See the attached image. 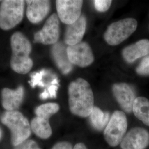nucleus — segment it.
<instances>
[{
	"label": "nucleus",
	"instance_id": "nucleus-15",
	"mask_svg": "<svg viewBox=\"0 0 149 149\" xmlns=\"http://www.w3.org/2000/svg\"><path fill=\"white\" fill-rule=\"evenodd\" d=\"M149 54V40L142 39L124 48L123 58L128 63H133L137 59Z\"/></svg>",
	"mask_w": 149,
	"mask_h": 149
},
{
	"label": "nucleus",
	"instance_id": "nucleus-21",
	"mask_svg": "<svg viewBox=\"0 0 149 149\" xmlns=\"http://www.w3.org/2000/svg\"><path fill=\"white\" fill-rule=\"evenodd\" d=\"M58 88L57 85L52 84L51 82V85L40 95V98L42 100H46L49 98H56Z\"/></svg>",
	"mask_w": 149,
	"mask_h": 149
},
{
	"label": "nucleus",
	"instance_id": "nucleus-20",
	"mask_svg": "<svg viewBox=\"0 0 149 149\" xmlns=\"http://www.w3.org/2000/svg\"><path fill=\"white\" fill-rule=\"evenodd\" d=\"M59 109L60 107L58 104L47 103L37 107L35 109V114L36 117L49 120L50 118L58 112Z\"/></svg>",
	"mask_w": 149,
	"mask_h": 149
},
{
	"label": "nucleus",
	"instance_id": "nucleus-1",
	"mask_svg": "<svg viewBox=\"0 0 149 149\" xmlns=\"http://www.w3.org/2000/svg\"><path fill=\"white\" fill-rule=\"evenodd\" d=\"M70 111L81 117H89L94 107V96L90 85L82 78L71 82L68 88Z\"/></svg>",
	"mask_w": 149,
	"mask_h": 149
},
{
	"label": "nucleus",
	"instance_id": "nucleus-23",
	"mask_svg": "<svg viewBox=\"0 0 149 149\" xmlns=\"http://www.w3.org/2000/svg\"><path fill=\"white\" fill-rule=\"evenodd\" d=\"M46 74V71L42 70L39 72H36L32 75V80L31 84L32 87H34L38 85L41 87H44V84L42 82L43 76Z\"/></svg>",
	"mask_w": 149,
	"mask_h": 149
},
{
	"label": "nucleus",
	"instance_id": "nucleus-16",
	"mask_svg": "<svg viewBox=\"0 0 149 149\" xmlns=\"http://www.w3.org/2000/svg\"><path fill=\"white\" fill-rule=\"evenodd\" d=\"M66 49L67 48L63 43H56L54 44L52 50L54 61L64 74L69 73L72 68V64L68 58Z\"/></svg>",
	"mask_w": 149,
	"mask_h": 149
},
{
	"label": "nucleus",
	"instance_id": "nucleus-10",
	"mask_svg": "<svg viewBox=\"0 0 149 149\" xmlns=\"http://www.w3.org/2000/svg\"><path fill=\"white\" fill-rule=\"evenodd\" d=\"M120 145L122 149H145L149 145V133L144 128H132L126 133Z\"/></svg>",
	"mask_w": 149,
	"mask_h": 149
},
{
	"label": "nucleus",
	"instance_id": "nucleus-14",
	"mask_svg": "<svg viewBox=\"0 0 149 149\" xmlns=\"http://www.w3.org/2000/svg\"><path fill=\"white\" fill-rule=\"evenodd\" d=\"M86 19L84 16L80 18L74 23L67 25L64 36L65 43L69 45H74L80 43L85 34Z\"/></svg>",
	"mask_w": 149,
	"mask_h": 149
},
{
	"label": "nucleus",
	"instance_id": "nucleus-5",
	"mask_svg": "<svg viewBox=\"0 0 149 149\" xmlns=\"http://www.w3.org/2000/svg\"><path fill=\"white\" fill-rule=\"evenodd\" d=\"M128 121L124 112L116 111L112 114L106 127L104 129V137L108 144L117 146L127 133Z\"/></svg>",
	"mask_w": 149,
	"mask_h": 149
},
{
	"label": "nucleus",
	"instance_id": "nucleus-11",
	"mask_svg": "<svg viewBox=\"0 0 149 149\" xmlns=\"http://www.w3.org/2000/svg\"><path fill=\"white\" fill-rule=\"evenodd\" d=\"M113 95L124 112L130 113L133 111L136 96L133 88L126 83H117L113 86Z\"/></svg>",
	"mask_w": 149,
	"mask_h": 149
},
{
	"label": "nucleus",
	"instance_id": "nucleus-2",
	"mask_svg": "<svg viewBox=\"0 0 149 149\" xmlns=\"http://www.w3.org/2000/svg\"><path fill=\"white\" fill-rule=\"evenodd\" d=\"M11 46L12 69L20 74L28 73L33 65L29 56L32 51L31 42L21 32H15L11 37Z\"/></svg>",
	"mask_w": 149,
	"mask_h": 149
},
{
	"label": "nucleus",
	"instance_id": "nucleus-4",
	"mask_svg": "<svg viewBox=\"0 0 149 149\" xmlns=\"http://www.w3.org/2000/svg\"><path fill=\"white\" fill-rule=\"evenodd\" d=\"M24 7V1H2L0 4V28L8 31L20 23L23 18Z\"/></svg>",
	"mask_w": 149,
	"mask_h": 149
},
{
	"label": "nucleus",
	"instance_id": "nucleus-12",
	"mask_svg": "<svg viewBox=\"0 0 149 149\" xmlns=\"http://www.w3.org/2000/svg\"><path fill=\"white\" fill-rule=\"evenodd\" d=\"M27 17L33 24L42 21L50 9V2L47 0H27Z\"/></svg>",
	"mask_w": 149,
	"mask_h": 149
},
{
	"label": "nucleus",
	"instance_id": "nucleus-25",
	"mask_svg": "<svg viewBox=\"0 0 149 149\" xmlns=\"http://www.w3.org/2000/svg\"><path fill=\"white\" fill-rule=\"evenodd\" d=\"M14 149H41L37 143L33 140H27L17 146Z\"/></svg>",
	"mask_w": 149,
	"mask_h": 149
},
{
	"label": "nucleus",
	"instance_id": "nucleus-8",
	"mask_svg": "<svg viewBox=\"0 0 149 149\" xmlns=\"http://www.w3.org/2000/svg\"><path fill=\"white\" fill-rule=\"evenodd\" d=\"M83 1L58 0L56 7L59 19L67 25L76 21L81 16Z\"/></svg>",
	"mask_w": 149,
	"mask_h": 149
},
{
	"label": "nucleus",
	"instance_id": "nucleus-7",
	"mask_svg": "<svg viewBox=\"0 0 149 149\" xmlns=\"http://www.w3.org/2000/svg\"><path fill=\"white\" fill-rule=\"evenodd\" d=\"M60 36L59 18L58 15L53 13L46 21L42 29L34 35V42L45 45L55 44Z\"/></svg>",
	"mask_w": 149,
	"mask_h": 149
},
{
	"label": "nucleus",
	"instance_id": "nucleus-17",
	"mask_svg": "<svg viewBox=\"0 0 149 149\" xmlns=\"http://www.w3.org/2000/svg\"><path fill=\"white\" fill-rule=\"evenodd\" d=\"M49 120L43 118L36 117L32 120L31 127L33 132L38 137L43 139H47L52 134V129Z\"/></svg>",
	"mask_w": 149,
	"mask_h": 149
},
{
	"label": "nucleus",
	"instance_id": "nucleus-22",
	"mask_svg": "<svg viewBox=\"0 0 149 149\" xmlns=\"http://www.w3.org/2000/svg\"><path fill=\"white\" fill-rule=\"evenodd\" d=\"M136 72L141 75H149V55L142 60L136 68Z\"/></svg>",
	"mask_w": 149,
	"mask_h": 149
},
{
	"label": "nucleus",
	"instance_id": "nucleus-24",
	"mask_svg": "<svg viewBox=\"0 0 149 149\" xmlns=\"http://www.w3.org/2000/svg\"><path fill=\"white\" fill-rule=\"evenodd\" d=\"M96 10L100 12L107 11L112 4V1L108 0H96L93 1Z\"/></svg>",
	"mask_w": 149,
	"mask_h": 149
},
{
	"label": "nucleus",
	"instance_id": "nucleus-18",
	"mask_svg": "<svg viewBox=\"0 0 149 149\" xmlns=\"http://www.w3.org/2000/svg\"><path fill=\"white\" fill-rule=\"evenodd\" d=\"M133 112L136 117L149 126V100L148 98L136 97L134 102Z\"/></svg>",
	"mask_w": 149,
	"mask_h": 149
},
{
	"label": "nucleus",
	"instance_id": "nucleus-27",
	"mask_svg": "<svg viewBox=\"0 0 149 149\" xmlns=\"http://www.w3.org/2000/svg\"><path fill=\"white\" fill-rule=\"evenodd\" d=\"M73 149H87V148L84 143H79L74 145Z\"/></svg>",
	"mask_w": 149,
	"mask_h": 149
},
{
	"label": "nucleus",
	"instance_id": "nucleus-28",
	"mask_svg": "<svg viewBox=\"0 0 149 149\" xmlns=\"http://www.w3.org/2000/svg\"><path fill=\"white\" fill-rule=\"evenodd\" d=\"M2 132L1 129L0 128V140H1V139L2 138Z\"/></svg>",
	"mask_w": 149,
	"mask_h": 149
},
{
	"label": "nucleus",
	"instance_id": "nucleus-9",
	"mask_svg": "<svg viewBox=\"0 0 149 149\" xmlns=\"http://www.w3.org/2000/svg\"><path fill=\"white\" fill-rule=\"evenodd\" d=\"M66 52L70 63L79 67H87L94 61L90 46L85 42H81L74 45H69Z\"/></svg>",
	"mask_w": 149,
	"mask_h": 149
},
{
	"label": "nucleus",
	"instance_id": "nucleus-26",
	"mask_svg": "<svg viewBox=\"0 0 149 149\" xmlns=\"http://www.w3.org/2000/svg\"><path fill=\"white\" fill-rule=\"evenodd\" d=\"M52 149H73V147L68 141H60L54 145Z\"/></svg>",
	"mask_w": 149,
	"mask_h": 149
},
{
	"label": "nucleus",
	"instance_id": "nucleus-6",
	"mask_svg": "<svg viewBox=\"0 0 149 149\" xmlns=\"http://www.w3.org/2000/svg\"><path fill=\"white\" fill-rule=\"evenodd\" d=\"M138 22L132 18H125L110 24L104 34V39L109 45L114 46L122 43L137 28Z\"/></svg>",
	"mask_w": 149,
	"mask_h": 149
},
{
	"label": "nucleus",
	"instance_id": "nucleus-3",
	"mask_svg": "<svg viewBox=\"0 0 149 149\" xmlns=\"http://www.w3.org/2000/svg\"><path fill=\"white\" fill-rule=\"evenodd\" d=\"M1 120L8 128L11 133V142L14 146L28 140L31 134V125L27 118L17 111H6Z\"/></svg>",
	"mask_w": 149,
	"mask_h": 149
},
{
	"label": "nucleus",
	"instance_id": "nucleus-19",
	"mask_svg": "<svg viewBox=\"0 0 149 149\" xmlns=\"http://www.w3.org/2000/svg\"><path fill=\"white\" fill-rule=\"evenodd\" d=\"M89 117L92 127L99 131L105 129L111 118L108 112H103L97 107H93Z\"/></svg>",
	"mask_w": 149,
	"mask_h": 149
},
{
	"label": "nucleus",
	"instance_id": "nucleus-13",
	"mask_svg": "<svg viewBox=\"0 0 149 149\" xmlns=\"http://www.w3.org/2000/svg\"><path fill=\"white\" fill-rule=\"evenodd\" d=\"M24 96V89L20 86L16 90L4 88L1 91L2 105L7 111H17L21 106Z\"/></svg>",
	"mask_w": 149,
	"mask_h": 149
}]
</instances>
